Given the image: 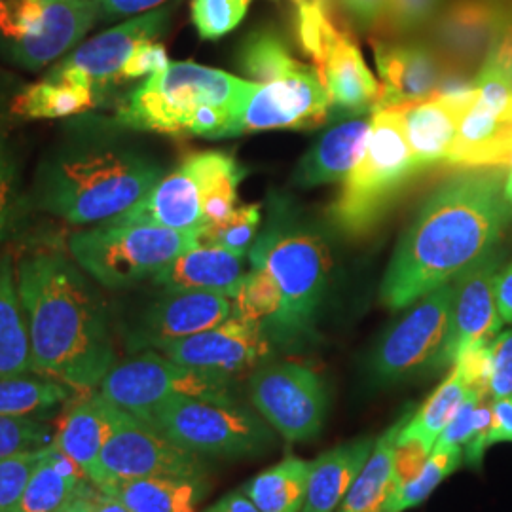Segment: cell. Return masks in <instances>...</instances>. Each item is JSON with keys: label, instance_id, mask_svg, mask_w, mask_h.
Here are the masks:
<instances>
[{"label": "cell", "instance_id": "obj_1", "mask_svg": "<svg viewBox=\"0 0 512 512\" xmlns=\"http://www.w3.org/2000/svg\"><path fill=\"white\" fill-rule=\"evenodd\" d=\"M505 181L501 165L467 167L421 203L387 266L384 306L408 308L494 251L512 219Z\"/></svg>", "mask_w": 512, "mask_h": 512}, {"label": "cell", "instance_id": "obj_2", "mask_svg": "<svg viewBox=\"0 0 512 512\" xmlns=\"http://www.w3.org/2000/svg\"><path fill=\"white\" fill-rule=\"evenodd\" d=\"M33 374L92 391L116 365L109 311L80 266L42 249L16 266Z\"/></svg>", "mask_w": 512, "mask_h": 512}, {"label": "cell", "instance_id": "obj_3", "mask_svg": "<svg viewBox=\"0 0 512 512\" xmlns=\"http://www.w3.org/2000/svg\"><path fill=\"white\" fill-rule=\"evenodd\" d=\"M164 177L145 152L109 131H93L54 148L38 165L27 207L76 226L126 213Z\"/></svg>", "mask_w": 512, "mask_h": 512}, {"label": "cell", "instance_id": "obj_4", "mask_svg": "<svg viewBox=\"0 0 512 512\" xmlns=\"http://www.w3.org/2000/svg\"><path fill=\"white\" fill-rule=\"evenodd\" d=\"M256 82L192 61L150 74L118 105L114 124L131 131L228 139L241 135Z\"/></svg>", "mask_w": 512, "mask_h": 512}, {"label": "cell", "instance_id": "obj_5", "mask_svg": "<svg viewBox=\"0 0 512 512\" xmlns=\"http://www.w3.org/2000/svg\"><path fill=\"white\" fill-rule=\"evenodd\" d=\"M251 268L272 275L281 291V311L268 338L296 344L308 338L329 287L330 253L321 234L285 215H272L249 251Z\"/></svg>", "mask_w": 512, "mask_h": 512}, {"label": "cell", "instance_id": "obj_6", "mask_svg": "<svg viewBox=\"0 0 512 512\" xmlns=\"http://www.w3.org/2000/svg\"><path fill=\"white\" fill-rule=\"evenodd\" d=\"M420 173L401 107L374 110L365 154L330 207L334 224L348 236H365Z\"/></svg>", "mask_w": 512, "mask_h": 512}, {"label": "cell", "instance_id": "obj_7", "mask_svg": "<svg viewBox=\"0 0 512 512\" xmlns=\"http://www.w3.org/2000/svg\"><path fill=\"white\" fill-rule=\"evenodd\" d=\"M200 245V234L152 224L101 222L69 239L74 262L110 291L152 279L177 256Z\"/></svg>", "mask_w": 512, "mask_h": 512}, {"label": "cell", "instance_id": "obj_8", "mask_svg": "<svg viewBox=\"0 0 512 512\" xmlns=\"http://www.w3.org/2000/svg\"><path fill=\"white\" fill-rule=\"evenodd\" d=\"M139 420L200 458H253L264 454L274 440L272 427L238 404L173 397Z\"/></svg>", "mask_w": 512, "mask_h": 512}, {"label": "cell", "instance_id": "obj_9", "mask_svg": "<svg viewBox=\"0 0 512 512\" xmlns=\"http://www.w3.org/2000/svg\"><path fill=\"white\" fill-rule=\"evenodd\" d=\"M95 21L93 0H0V55L38 71L71 52Z\"/></svg>", "mask_w": 512, "mask_h": 512}, {"label": "cell", "instance_id": "obj_10", "mask_svg": "<svg viewBox=\"0 0 512 512\" xmlns=\"http://www.w3.org/2000/svg\"><path fill=\"white\" fill-rule=\"evenodd\" d=\"M99 395L135 418L173 397L236 404L234 378L179 365L154 349L112 366Z\"/></svg>", "mask_w": 512, "mask_h": 512}, {"label": "cell", "instance_id": "obj_11", "mask_svg": "<svg viewBox=\"0 0 512 512\" xmlns=\"http://www.w3.org/2000/svg\"><path fill=\"white\" fill-rule=\"evenodd\" d=\"M296 10L298 38L329 93L332 109L348 114L378 109L382 86L366 67L348 29L330 18L315 0L298 2Z\"/></svg>", "mask_w": 512, "mask_h": 512}, {"label": "cell", "instance_id": "obj_12", "mask_svg": "<svg viewBox=\"0 0 512 512\" xmlns=\"http://www.w3.org/2000/svg\"><path fill=\"white\" fill-rule=\"evenodd\" d=\"M249 397L260 418L287 442L315 439L329 414L323 378L293 361L256 366L249 378Z\"/></svg>", "mask_w": 512, "mask_h": 512}, {"label": "cell", "instance_id": "obj_13", "mask_svg": "<svg viewBox=\"0 0 512 512\" xmlns=\"http://www.w3.org/2000/svg\"><path fill=\"white\" fill-rule=\"evenodd\" d=\"M205 475L207 465L203 458L179 448L147 421L116 406L112 433L99 454L90 482L99 492H105L118 482L135 478Z\"/></svg>", "mask_w": 512, "mask_h": 512}, {"label": "cell", "instance_id": "obj_14", "mask_svg": "<svg viewBox=\"0 0 512 512\" xmlns=\"http://www.w3.org/2000/svg\"><path fill=\"white\" fill-rule=\"evenodd\" d=\"M454 281L425 294L412 310L387 330L370 357V368L380 384H397L439 368L440 355L450 334Z\"/></svg>", "mask_w": 512, "mask_h": 512}, {"label": "cell", "instance_id": "obj_15", "mask_svg": "<svg viewBox=\"0 0 512 512\" xmlns=\"http://www.w3.org/2000/svg\"><path fill=\"white\" fill-rule=\"evenodd\" d=\"M332 112L329 93L317 71L298 63L289 73L256 84L243 114L241 135L270 129H315L327 124Z\"/></svg>", "mask_w": 512, "mask_h": 512}, {"label": "cell", "instance_id": "obj_16", "mask_svg": "<svg viewBox=\"0 0 512 512\" xmlns=\"http://www.w3.org/2000/svg\"><path fill=\"white\" fill-rule=\"evenodd\" d=\"M499 270L501 255L492 251L456 277L450 334L440 355L439 368L454 366L465 353L488 346L503 329L505 321L495 302V277Z\"/></svg>", "mask_w": 512, "mask_h": 512}, {"label": "cell", "instance_id": "obj_17", "mask_svg": "<svg viewBox=\"0 0 512 512\" xmlns=\"http://www.w3.org/2000/svg\"><path fill=\"white\" fill-rule=\"evenodd\" d=\"M234 315L232 298L207 291L165 293L139 313L126 332L129 351L160 349L213 329Z\"/></svg>", "mask_w": 512, "mask_h": 512}, {"label": "cell", "instance_id": "obj_18", "mask_svg": "<svg viewBox=\"0 0 512 512\" xmlns=\"http://www.w3.org/2000/svg\"><path fill=\"white\" fill-rule=\"evenodd\" d=\"M160 353L179 365L236 378L264 361L270 353V338L262 325L232 315L213 329L165 346Z\"/></svg>", "mask_w": 512, "mask_h": 512}, {"label": "cell", "instance_id": "obj_19", "mask_svg": "<svg viewBox=\"0 0 512 512\" xmlns=\"http://www.w3.org/2000/svg\"><path fill=\"white\" fill-rule=\"evenodd\" d=\"M507 14L499 0H452L433 21L429 44L450 69L476 76Z\"/></svg>", "mask_w": 512, "mask_h": 512}, {"label": "cell", "instance_id": "obj_20", "mask_svg": "<svg viewBox=\"0 0 512 512\" xmlns=\"http://www.w3.org/2000/svg\"><path fill=\"white\" fill-rule=\"evenodd\" d=\"M370 42L382 78L378 109L420 103L439 95L450 67L429 40L374 35Z\"/></svg>", "mask_w": 512, "mask_h": 512}, {"label": "cell", "instance_id": "obj_21", "mask_svg": "<svg viewBox=\"0 0 512 512\" xmlns=\"http://www.w3.org/2000/svg\"><path fill=\"white\" fill-rule=\"evenodd\" d=\"M169 18L171 10L160 8L114 25L109 31L78 46L63 61H59L54 69L78 76L103 95L110 88L122 84L120 74L135 46L143 40H156L160 37Z\"/></svg>", "mask_w": 512, "mask_h": 512}, {"label": "cell", "instance_id": "obj_22", "mask_svg": "<svg viewBox=\"0 0 512 512\" xmlns=\"http://www.w3.org/2000/svg\"><path fill=\"white\" fill-rule=\"evenodd\" d=\"M109 222L152 224L202 234L207 224L203 217L202 179L194 154L164 175L131 209Z\"/></svg>", "mask_w": 512, "mask_h": 512}, {"label": "cell", "instance_id": "obj_23", "mask_svg": "<svg viewBox=\"0 0 512 512\" xmlns=\"http://www.w3.org/2000/svg\"><path fill=\"white\" fill-rule=\"evenodd\" d=\"M473 92L440 95L420 103L401 105L406 139L421 169L446 164L458 137L461 120L475 99Z\"/></svg>", "mask_w": 512, "mask_h": 512}, {"label": "cell", "instance_id": "obj_24", "mask_svg": "<svg viewBox=\"0 0 512 512\" xmlns=\"http://www.w3.org/2000/svg\"><path fill=\"white\" fill-rule=\"evenodd\" d=\"M245 274L243 256L200 243L171 260L164 270L152 277V281L165 293L207 291L234 298Z\"/></svg>", "mask_w": 512, "mask_h": 512}, {"label": "cell", "instance_id": "obj_25", "mask_svg": "<svg viewBox=\"0 0 512 512\" xmlns=\"http://www.w3.org/2000/svg\"><path fill=\"white\" fill-rule=\"evenodd\" d=\"M372 129L370 112L353 114L330 128L298 165L294 181L300 186L346 181L365 154Z\"/></svg>", "mask_w": 512, "mask_h": 512}, {"label": "cell", "instance_id": "obj_26", "mask_svg": "<svg viewBox=\"0 0 512 512\" xmlns=\"http://www.w3.org/2000/svg\"><path fill=\"white\" fill-rule=\"evenodd\" d=\"M374 437L338 444L311 461L308 495L302 512H334L348 495L374 450Z\"/></svg>", "mask_w": 512, "mask_h": 512}, {"label": "cell", "instance_id": "obj_27", "mask_svg": "<svg viewBox=\"0 0 512 512\" xmlns=\"http://www.w3.org/2000/svg\"><path fill=\"white\" fill-rule=\"evenodd\" d=\"M101 99L103 95L88 82L52 69L37 84H29L12 95L8 114L23 120L67 118L90 112Z\"/></svg>", "mask_w": 512, "mask_h": 512}, {"label": "cell", "instance_id": "obj_28", "mask_svg": "<svg viewBox=\"0 0 512 512\" xmlns=\"http://www.w3.org/2000/svg\"><path fill=\"white\" fill-rule=\"evenodd\" d=\"M116 418V406L103 399L99 393L74 404L63 416L54 446L92 478L97 459L109 440Z\"/></svg>", "mask_w": 512, "mask_h": 512}, {"label": "cell", "instance_id": "obj_29", "mask_svg": "<svg viewBox=\"0 0 512 512\" xmlns=\"http://www.w3.org/2000/svg\"><path fill=\"white\" fill-rule=\"evenodd\" d=\"M97 492L99 490L73 459L59 452L52 442L12 512H55L76 497H88Z\"/></svg>", "mask_w": 512, "mask_h": 512}, {"label": "cell", "instance_id": "obj_30", "mask_svg": "<svg viewBox=\"0 0 512 512\" xmlns=\"http://www.w3.org/2000/svg\"><path fill=\"white\" fill-rule=\"evenodd\" d=\"M103 494L118 499L131 512H198L207 482L190 476H147L118 482Z\"/></svg>", "mask_w": 512, "mask_h": 512}, {"label": "cell", "instance_id": "obj_31", "mask_svg": "<svg viewBox=\"0 0 512 512\" xmlns=\"http://www.w3.org/2000/svg\"><path fill=\"white\" fill-rule=\"evenodd\" d=\"M310 469L311 461L287 456L249 478L239 490L260 512H302L308 495Z\"/></svg>", "mask_w": 512, "mask_h": 512}, {"label": "cell", "instance_id": "obj_32", "mask_svg": "<svg viewBox=\"0 0 512 512\" xmlns=\"http://www.w3.org/2000/svg\"><path fill=\"white\" fill-rule=\"evenodd\" d=\"M31 370V346L12 256H0V380Z\"/></svg>", "mask_w": 512, "mask_h": 512}, {"label": "cell", "instance_id": "obj_33", "mask_svg": "<svg viewBox=\"0 0 512 512\" xmlns=\"http://www.w3.org/2000/svg\"><path fill=\"white\" fill-rule=\"evenodd\" d=\"M412 410L404 412L399 420L376 439L374 450L365 463L363 471L355 478L342 505L334 512H378L384 505L385 497L393 488L395 452L401 427Z\"/></svg>", "mask_w": 512, "mask_h": 512}, {"label": "cell", "instance_id": "obj_34", "mask_svg": "<svg viewBox=\"0 0 512 512\" xmlns=\"http://www.w3.org/2000/svg\"><path fill=\"white\" fill-rule=\"evenodd\" d=\"M473 389L475 387L469 382L467 374L456 363L448 378L429 395V399L406 418L397 444L418 442L427 452H433L440 433Z\"/></svg>", "mask_w": 512, "mask_h": 512}, {"label": "cell", "instance_id": "obj_35", "mask_svg": "<svg viewBox=\"0 0 512 512\" xmlns=\"http://www.w3.org/2000/svg\"><path fill=\"white\" fill-rule=\"evenodd\" d=\"M194 158L202 179L203 217L209 226L226 219L236 209L238 186L245 171L230 154L219 150L198 152Z\"/></svg>", "mask_w": 512, "mask_h": 512}, {"label": "cell", "instance_id": "obj_36", "mask_svg": "<svg viewBox=\"0 0 512 512\" xmlns=\"http://www.w3.org/2000/svg\"><path fill=\"white\" fill-rule=\"evenodd\" d=\"M71 387L44 376H12L0 380V416L33 418L69 401Z\"/></svg>", "mask_w": 512, "mask_h": 512}, {"label": "cell", "instance_id": "obj_37", "mask_svg": "<svg viewBox=\"0 0 512 512\" xmlns=\"http://www.w3.org/2000/svg\"><path fill=\"white\" fill-rule=\"evenodd\" d=\"M461 465H463L461 446L433 450L431 456L425 461V465L421 467L420 473L410 478L403 486L391 490L378 512H404L418 507L431 497V494L448 476L454 475Z\"/></svg>", "mask_w": 512, "mask_h": 512}, {"label": "cell", "instance_id": "obj_38", "mask_svg": "<svg viewBox=\"0 0 512 512\" xmlns=\"http://www.w3.org/2000/svg\"><path fill=\"white\" fill-rule=\"evenodd\" d=\"M281 302V291L274 277L262 268H251L243 277L238 294L232 298L234 315L262 325L266 332L274 325Z\"/></svg>", "mask_w": 512, "mask_h": 512}, {"label": "cell", "instance_id": "obj_39", "mask_svg": "<svg viewBox=\"0 0 512 512\" xmlns=\"http://www.w3.org/2000/svg\"><path fill=\"white\" fill-rule=\"evenodd\" d=\"M300 61L294 57L281 38L258 31L245 40L241 48V69L249 74L256 84H266L294 69Z\"/></svg>", "mask_w": 512, "mask_h": 512}, {"label": "cell", "instance_id": "obj_40", "mask_svg": "<svg viewBox=\"0 0 512 512\" xmlns=\"http://www.w3.org/2000/svg\"><path fill=\"white\" fill-rule=\"evenodd\" d=\"M27 198L21 192L18 150L10 135L0 131V243L14 234Z\"/></svg>", "mask_w": 512, "mask_h": 512}, {"label": "cell", "instance_id": "obj_41", "mask_svg": "<svg viewBox=\"0 0 512 512\" xmlns=\"http://www.w3.org/2000/svg\"><path fill=\"white\" fill-rule=\"evenodd\" d=\"M260 224L258 205L236 207L226 219L209 224L202 234V245H213L234 255L245 256L256 241V230Z\"/></svg>", "mask_w": 512, "mask_h": 512}, {"label": "cell", "instance_id": "obj_42", "mask_svg": "<svg viewBox=\"0 0 512 512\" xmlns=\"http://www.w3.org/2000/svg\"><path fill=\"white\" fill-rule=\"evenodd\" d=\"M253 0H192L190 18L203 40H219L245 19Z\"/></svg>", "mask_w": 512, "mask_h": 512}, {"label": "cell", "instance_id": "obj_43", "mask_svg": "<svg viewBox=\"0 0 512 512\" xmlns=\"http://www.w3.org/2000/svg\"><path fill=\"white\" fill-rule=\"evenodd\" d=\"M442 2L444 0H387L384 23L374 35L408 37L435 21L442 10Z\"/></svg>", "mask_w": 512, "mask_h": 512}, {"label": "cell", "instance_id": "obj_44", "mask_svg": "<svg viewBox=\"0 0 512 512\" xmlns=\"http://www.w3.org/2000/svg\"><path fill=\"white\" fill-rule=\"evenodd\" d=\"M50 437V427L35 418L0 416V459L44 448L52 444Z\"/></svg>", "mask_w": 512, "mask_h": 512}, {"label": "cell", "instance_id": "obj_45", "mask_svg": "<svg viewBox=\"0 0 512 512\" xmlns=\"http://www.w3.org/2000/svg\"><path fill=\"white\" fill-rule=\"evenodd\" d=\"M50 446V444H48ZM48 446L23 452L12 458L0 459V512H12L23 495V490L44 458Z\"/></svg>", "mask_w": 512, "mask_h": 512}, {"label": "cell", "instance_id": "obj_46", "mask_svg": "<svg viewBox=\"0 0 512 512\" xmlns=\"http://www.w3.org/2000/svg\"><path fill=\"white\" fill-rule=\"evenodd\" d=\"M330 18L342 19L344 27L363 33H378L387 12V0H315Z\"/></svg>", "mask_w": 512, "mask_h": 512}, {"label": "cell", "instance_id": "obj_47", "mask_svg": "<svg viewBox=\"0 0 512 512\" xmlns=\"http://www.w3.org/2000/svg\"><path fill=\"white\" fill-rule=\"evenodd\" d=\"M490 399L512 395V330L499 332L490 342Z\"/></svg>", "mask_w": 512, "mask_h": 512}, {"label": "cell", "instance_id": "obj_48", "mask_svg": "<svg viewBox=\"0 0 512 512\" xmlns=\"http://www.w3.org/2000/svg\"><path fill=\"white\" fill-rule=\"evenodd\" d=\"M484 397H488V395L478 391V389H473L465 397V401L459 404L452 420L448 421V425L440 433L433 450H442V448H450V446H461L463 448L467 444V440L473 433V425H475L476 406Z\"/></svg>", "mask_w": 512, "mask_h": 512}, {"label": "cell", "instance_id": "obj_49", "mask_svg": "<svg viewBox=\"0 0 512 512\" xmlns=\"http://www.w3.org/2000/svg\"><path fill=\"white\" fill-rule=\"evenodd\" d=\"M492 423H494V404L490 397H484L476 406L473 433L467 440V444L463 446V461L473 471H482L484 456L490 448L488 437H490Z\"/></svg>", "mask_w": 512, "mask_h": 512}, {"label": "cell", "instance_id": "obj_50", "mask_svg": "<svg viewBox=\"0 0 512 512\" xmlns=\"http://www.w3.org/2000/svg\"><path fill=\"white\" fill-rule=\"evenodd\" d=\"M169 63L171 61L167 57L164 44H160L158 40H143L135 46L128 61L124 63L120 78H122V82H126V80H135L141 76H150V74L165 69Z\"/></svg>", "mask_w": 512, "mask_h": 512}, {"label": "cell", "instance_id": "obj_51", "mask_svg": "<svg viewBox=\"0 0 512 512\" xmlns=\"http://www.w3.org/2000/svg\"><path fill=\"white\" fill-rule=\"evenodd\" d=\"M99 19L128 18V16H141L164 6L169 0H93Z\"/></svg>", "mask_w": 512, "mask_h": 512}, {"label": "cell", "instance_id": "obj_52", "mask_svg": "<svg viewBox=\"0 0 512 512\" xmlns=\"http://www.w3.org/2000/svg\"><path fill=\"white\" fill-rule=\"evenodd\" d=\"M492 404H494V423L488 437L490 448L499 442H512V395L495 399Z\"/></svg>", "mask_w": 512, "mask_h": 512}, {"label": "cell", "instance_id": "obj_53", "mask_svg": "<svg viewBox=\"0 0 512 512\" xmlns=\"http://www.w3.org/2000/svg\"><path fill=\"white\" fill-rule=\"evenodd\" d=\"M495 302L505 323L512 325V262L501 268L495 277Z\"/></svg>", "mask_w": 512, "mask_h": 512}, {"label": "cell", "instance_id": "obj_54", "mask_svg": "<svg viewBox=\"0 0 512 512\" xmlns=\"http://www.w3.org/2000/svg\"><path fill=\"white\" fill-rule=\"evenodd\" d=\"M203 512H260L256 509L255 503L243 494L241 490L230 492L219 499L215 505H211L209 509Z\"/></svg>", "mask_w": 512, "mask_h": 512}, {"label": "cell", "instance_id": "obj_55", "mask_svg": "<svg viewBox=\"0 0 512 512\" xmlns=\"http://www.w3.org/2000/svg\"><path fill=\"white\" fill-rule=\"evenodd\" d=\"M92 512H131L128 507L124 505V503H120L118 499H114V497H110V495L103 494V492H99V494L95 495V501H93V511Z\"/></svg>", "mask_w": 512, "mask_h": 512}, {"label": "cell", "instance_id": "obj_56", "mask_svg": "<svg viewBox=\"0 0 512 512\" xmlns=\"http://www.w3.org/2000/svg\"><path fill=\"white\" fill-rule=\"evenodd\" d=\"M97 494H99V492H97ZM95 495H88V497H76V499H73L71 503H67L65 507H61L59 511L55 512H92Z\"/></svg>", "mask_w": 512, "mask_h": 512}, {"label": "cell", "instance_id": "obj_57", "mask_svg": "<svg viewBox=\"0 0 512 512\" xmlns=\"http://www.w3.org/2000/svg\"><path fill=\"white\" fill-rule=\"evenodd\" d=\"M12 82L4 76H0V120L4 118V114H8L10 107V99H12Z\"/></svg>", "mask_w": 512, "mask_h": 512}, {"label": "cell", "instance_id": "obj_58", "mask_svg": "<svg viewBox=\"0 0 512 512\" xmlns=\"http://www.w3.org/2000/svg\"><path fill=\"white\" fill-rule=\"evenodd\" d=\"M505 192H507V198L512 203V167L511 171L507 173V181H505Z\"/></svg>", "mask_w": 512, "mask_h": 512}, {"label": "cell", "instance_id": "obj_59", "mask_svg": "<svg viewBox=\"0 0 512 512\" xmlns=\"http://www.w3.org/2000/svg\"><path fill=\"white\" fill-rule=\"evenodd\" d=\"M503 167H512V141L511 147L507 150V156H505V162H503Z\"/></svg>", "mask_w": 512, "mask_h": 512}]
</instances>
